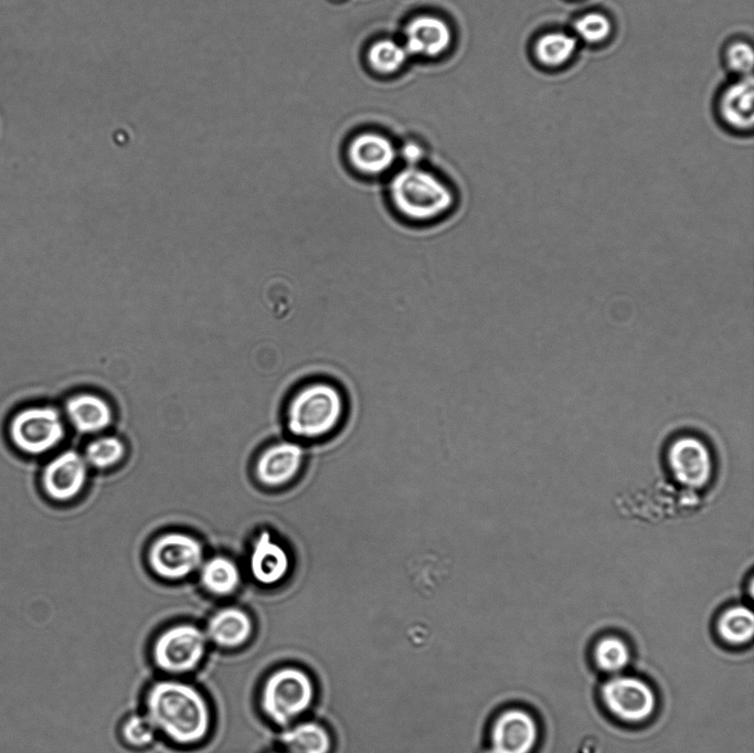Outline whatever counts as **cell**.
Segmentation results:
<instances>
[{
    "label": "cell",
    "mask_w": 754,
    "mask_h": 753,
    "mask_svg": "<svg viewBox=\"0 0 754 753\" xmlns=\"http://www.w3.org/2000/svg\"><path fill=\"white\" fill-rule=\"evenodd\" d=\"M64 410L72 426L82 434L98 433L113 421L109 404L93 393H78L68 397Z\"/></svg>",
    "instance_id": "e0dca14e"
},
{
    "label": "cell",
    "mask_w": 754,
    "mask_h": 753,
    "mask_svg": "<svg viewBox=\"0 0 754 753\" xmlns=\"http://www.w3.org/2000/svg\"><path fill=\"white\" fill-rule=\"evenodd\" d=\"M754 87L752 76L740 77L722 93L719 102L721 118L737 131L751 130L754 120Z\"/></svg>",
    "instance_id": "2e32d148"
},
{
    "label": "cell",
    "mask_w": 754,
    "mask_h": 753,
    "mask_svg": "<svg viewBox=\"0 0 754 753\" xmlns=\"http://www.w3.org/2000/svg\"><path fill=\"white\" fill-rule=\"evenodd\" d=\"M314 686L306 672L284 667L272 672L261 690V708L274 723L286 727L312 702Z\"/></svg>",
    "instance_id": "5b68a950"
},
{
    "label": "cell",
    "mask_w": 754,
    "mask_h": 753,
    "mask_svg": "<svg viewBox=\"0 0 754 753\" xmlns=\"http://www.w3.org/2000/svg\"><path fill=\"white\" fill-rule=\"evenodd\" d=\"M121 736L128 745L144 747L155 740L156 729L146 714H131L121 725Z\"/></svg>",
    "instance_id": "4316f807"
},
{
    "label": "cell",
    "mask_w": 754,
    "mask_h": 753,
    "mask_svg": "<svg viewBox=\"0 0 754 753\" xmlns=\"http://www.w3.org/2000/svg\"><path fill=\"white\" fill-rule=\"evenodd\" d=\"M724 60L731 72L740 77L751 76L754 52L748 42L739 40L729 44L724 53Z\"/></svg>",
    "instance_id": "83f0119b"
},
{
    "label": "cell",
    "mask_w": 754,
    "mask_h": 753,
    "mask_svg": "<svg viewBox=\"0 0 754 753\" xmlns=\"http://www.w3.org/2000/svg\"><path fill=\"white\" fill-rule=\"evenodd\" d=\"M346 406L343 392L334 383L311 381L290 399L286 412L287 428L299 438H322L339 427Z\"/></svg>",
    "instance_id": "3957f363"
},
{
    "label": "cell",
    "mask_w": 754,
    "mask_h": 753,
    "mask_svg": "<svg viewBox=\"0 0 754 753\" xmlns=\"http://www.w3.org/2000/svg\"><path fill=\"white\" fill-rule=\"evenodd\" d=\"M8 436L19 452L40 456L61 444L65 437V425L61 413L53 406H26L11 416Z\"/></svg>",
    "instance_id": "8992f818"
},
{
    "label": "cell",
    "mask_w": 754,
    "mask_h": 753,
    "mask_svg": "<svg viewBox=\"0 0 754 753\" xmlns=\"http://www.w3.org/2000/svg\"><path fill=\"white\" fill-rule=\"evenodd\" d=\"M148 561L158 576L180 580L200 569L203 563V547L190 534L168 532L152 542Z\"/></svg>",
    "instance_id": "ba28073f"
},
{
    "label": "cell",
    "mask_w": 754,
    "mask_h": 753,
    "mask_svg": "<svg viewBox=\"0 0 754 753\" xmlns=\"http://www.w3.org/2000/svg\"><path fill=\"white\" fill-rule=\"evenodd\" d=\"M202 586L211 594L226 596L234 593L241 582L237 565L226 556H214L200 566Z\"/></svg>",
    "instance_id": "d6986e66"
},
{
    "label": "cell",
    "mask_w": 754,
    "mask_h": 753,
    "mask_svg": "<svg viewBox=\"0 0 754 753\" xmlns=\"http://www.w3.org/2000/svg\"><path fill=\"white\" fill-rule=\"evenodd\" d=\"M206 641V635L200 627L189 623L173 625L155 639L152 660L168 674L190 672L203 660Z\"/></svg>",
    "instance_id": "52a82bcc"
},
{
    "label": "cell",
    "mask_w": 754,
    "mask_h": 753,
    "mask_svg": "<svg viewBox=\"0 0 754 753\" xmlns=\"http://www.w3.org/2000/svg\"><path fill=\"white\" fill-rule=\"evenodd\" d=\"M407 54L435 56L450 44L452 33L447 24L438 18L423 15L414 19L406 28Z\"/></svg>",
    "instance_id": "ac0fdd59"
},
{
    "label": "cell",
    "mask_w": 754,
    "mask_h": 753,
    "mask_svg": "<svg viewBox=\"0 0 754 753\" xmlns=\"http://www.w3.org/2000/svg\"><path fill=\"white\" fill-rule=\"evenodd\" d=\"M578 41L573 33L552 31L541 35L534 44V56L544 67L556 68L575 54Z\"/></svg>",
    "instance_id": "ffe728a7"
},
{
    "label": "cell",
    "mask_w": 754,
    "mask_h": 753,
    "mask_svg": "<svg viewBox=\"0 0 754 753\" xmlns=\"http://www.w3.org/2000/svg\"><path fill=\"white\" fill-rule=\"evenodd\" d=\"M124 443L115 436H103L91 442L84 458L93 467L104 469L116 465L125 456Z\"/></svg>",
    "instance_id": "d4e9b609"
},
{
    "label": "cell",
    "mask_w": 754,
    "mask_h": 753,
    "mask_svg": "<svg viewBox=\"0 0 754 753\" xmlns=\"http://www.w3.org/2000/svg\"><path fill=\"white\" fill-rule=\"evenodd\" d=\"M205 635L216 646L233 649L246 644L253 633L249 615L238 607L216 611L208 621Z\"/></svg>",
    "instance_id": "9a60e30c"
},
{
    "label": "cell",
    "mask_w": 754,
    "mask_h": 753,
    "mask_svg": "<svg viewBox=\"0 0 754 753\" xmlns=\"http://www.w3.org/2000/svg\"><path fill=\"white\" fill-rule=\"evenodd\" d=\"M716 629L719 636L728 644L744 645L754 635V614L745 605H732L720 614Z\"/></svg>",
    "instance_id": "7402d4cb"
},
{
    "label": "cell",
    "mask_w": 754,
    "mask_h": 753,
    "mask_svg": "<svg viewBox=\"0 0 754 753\" xmlns=\"http://www.w3.org/2000/svg\"><path fill=\"white\" fill-rule=\"evenodd\" d=\"M601 697L610 714L627 723L649 719L657 704L656 694L646 681L619 674L602 685Z\"/></svg>",
    "instance_id": "9c48e42d"
},
{
    "label": "cell",
    "mask_w": 754,
    "mask_h": 753,
    "mask_svg": "<svg viewBox=\"0 0 754 753\" xmlns=\"http://www.w3.org/2000/svg\"><path fill=\"white\" fill-rule=\"evenodd\" d=\"M348 160L359 174L375 178L392 169L396 160V149L387 138L367 132L350 142Z\"/></svg>",
    "instance_id": "4fadbf2b"
},
{
    "label": "cell",
    "mask_w": 754,
    "mask_h": 753,
    "mask_svg": "<svg viewBox=\"0 0 754 753\" xmlns=\"http://www.w3.org/2000/svg\"><path fill=\"white\" fill-rule=\"evenodd\" d=\"M304 448L289 441L266 448L256 463V477L265 486L280 487L290 482L301 470Z\"/></svg>",
    "instance_id": "7c38bea8"
},
{
    "label": "cell",
    "mask_w": 754,
    "mask_h": 753,
    "mask_svg": "<svg viewBox=\"0 0 754 753\" xmlns=\"http://www.w3.org/2000/svg\"><path fill=\"white\" fill-rule=\"evenodd\" d=\"M87 465L84 456L76 450L57 454L41 473V487L45 496L57 502L75 498L85 486Z\"/></svg>",
    "instance_id": "30bf717a"
},
{
    "label": "cell",
    "mask_w": 754,
    "mask_h": 753,
    "mask_svg": "<svg viewBox=\"0 0 754 753\" xmlns=\"http://www.w3.org/2000/svg\"><path fill=\"white\" fill-rule=\"evenodd\" d=\"M402 156L408 163V166H415L417 161L421 160L423 156L422 148L413 142H407L402 148Z\"/></svg>",
    "instance_id": "f1b7e54d"
},
{
    "label": "cell",
    "mask_w": 754,
    "mask_h": 753,
    "mask_svg": "<svg viewBox=\"0 0 754 753\" xmlns=\"http://www.w3.org/2000/svg\"><path fill=\"white\" fill-rule=\"evenodd\" d=\"M537 740V722L529 712L521 709L502 712L491 732L493 753H530Z\"/></svg>",
    "instance_id": "8fae6325"
},
{
    "label": "cell",
    "mask_w": 754,
    "mask_h": 753,
    "mask_svg": "<svg viewBox=\"0 0 754 753\" xmlns=\"http://www.w3.org/2000/svg\"><path fill=\"white\" fill-rule=\"evenodd\" d=\"M406 56L405 47L391 40L376 42L369 52L371 65L382 73L399 70L404 64Z\"/></svg>",
    "instance_id": "484cf974"
},
{
    "label": "cell",
    "mask_w": 754,
    "mask_h": 753,
    "mask_svg": "<svg viewBox=\"0 0 754 753\" xmlns=\"http://www.w3.org/2000/svg\"><path fill=\"white\" fill-rule=\"evenodd\" d=\"M610 19L602 12H587L580 15L573 23V34L577 41L587 44L605 42L612 34Z\"/></svg>",
    "instance_id": "cb8c5ba5"
},
{
    "label": "cell",
    "mask_w": 754,
    "mask_h": 753,
    "mask_svg": "<svg viewBox=\"0 0 754 753\" xmlns=\"http://www.w3.org/2000/svg\"><path fill=\"white\" fill-rule=\"evenodd\" d=\"M280 741L289 753H328L331 741L325 728L305 722L285 730Z\"/></svg>",
    "instance_id": "44dd1931"
},
{
    "label": "cell",
    "mask_w": 754,
    "mask_h": 753,
    "mask_svg": "<svg viewBox=\"0 0 754 753\" xmlns=\"http://www.w3.org/2000/svg\"><path fill=\"white\" fill-rule=\"evenodd\" d=\"M666 470L677 487L695 494L705 489L715 476V456L700 435L682 433L672 436L665 446Z\"/></svg>",
    "instance_id": "277c9868"
},
{
    "label": "cell",
    "mask_w": 754,
    "mask_h": 753,
    "mask_svg": "<svg viewBox=\"0 0 754 753\" xmlns=\"http://www.w3.org/2000/svg\"><path fill=\"white\" fill-rule=\"evenodd\" d=\"M630 649L617 636H605L594 647V661L598 669L609 675L620 674L630 662Z\"/></svg>",
    "instance_id": "603a6c76"
},
{
    "label": "cell",
    "mask_w": 754,
    "mask_h": 753,
    "mask_svg": "<svg viewBox=\"0 0 754 753\" xmlns=\"http://www.w3.org/2000/svg\"><path fill=\"white\" fill-rule=\"evenodd\" d=\"M386 192L393 211L411 223L438 221L456 205L452 185L434 172L417 166L399 170L390 179Z\"/></svg>",
    "instance_id": "7a4b0ae2"
},
{
    "label": "cell",
    "mask_w": 754,
    "mask_h": 753,
    "mask_svg": "<svg viewBox=\"0 0 754 753\" xmlns=\"http://www.w3.org/2000/svg\"><path fill=\"white\" fill-rule=\"evenodd\" d=\"M291 561L287 550L264 530L254 541L249 555V570L256 582L274 585L283 581Z\"/></svg>",
    "instance_id": "5bb4252c"
},
{
    "label": "cell",
    "mask_w": 754,
    "mask_h": 753,
    "mask_svg": "<svg viewBox=\"0 0 754 753\" xmlns=\"http://www.w3.org/2000/svg\"><path fill=\"white\" fill-rule=\"evenodd\" d=\"M146 717L156 731L181 745L201 742L211 728L206 699L192 685L178 680H160L147 691Z\"/></svg>",
    "instance_id": "6da1fadb"
}]
</instances>
